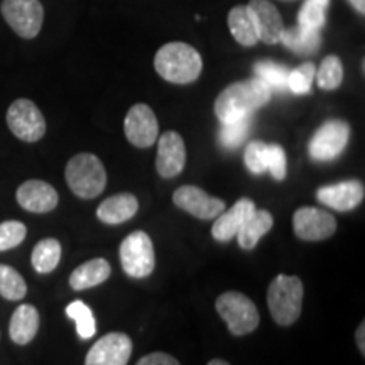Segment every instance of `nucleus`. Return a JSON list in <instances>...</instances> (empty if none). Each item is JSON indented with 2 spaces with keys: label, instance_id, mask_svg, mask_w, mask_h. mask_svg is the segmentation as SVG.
<instances>
[{
  "label": "nucleus",
  "instance_id": "nucleus-1",
  "mask_svg": "<svg viewBox=\"0 0 365 365\" xmlns=\"http://www.w3.org/2000/svg\"><path fill=\"white\" fill-rule=\"evenodd\" d=\"M271 95L272 90L257 76L228 85L215 100L218 120L223 124V122H234L239 118L250 117L271 100Z\"/></svg>",
  "mask_w": 365,
  "mask_h": 365
},
{
  "label": "nucleus",
  "instance_id": "nucleus-2",
  "mask_svg": "<svg viewBox=\"0 0 365 365\" xmlns=\"http://www.w3.org/2000/svg\"><path fill=\"white\" fill-rule=\"evenodd\" d=\"M154 68L164 80L176 85H188L200 76L203 61L193 46L180 43L164 44L154 56Z\"/></svg>",
  "mask_w": 365,
  "mask_h": 365
},
{
  "label": "nucleus",
  "instance_id": "nucleus-3",
  "mask_svg": "<svg viewBox=\"0 0 365 365\" xmlns=\"http://www.w3.org/2000/svg\"><path fill=\"white\" fill-rule=\"evenodd\" d=\"M304 287L299 277L279 274L267 291V304L274 322L281 327L293 325L301 314Z\"/></svg>",
  "mask_w": 365,
  "mask_h": 365
},
{
  "label": "nucleus",
  "instance_id": "nucleus-4",
  "mask_svg": "<svg viewBox=\"0 0 365 365\" xmlns=\"http://www.w3.org/2000/svg\"><path fill=\"white\" fill-rule=\"evenodd\" d=\"M66 182L76 196L83 200L97 198L107 186V173L95 154L81 153L66 164Z\"/></svg>",
  "mask_w": 365,
  "mask_h": 365
},
{
  "label": "nucleus",
  "instance_id": "nucleus-5",
  "mask_svg": "<svg viewBox=\"0 0 365 365\" xmlns=\"http://www.w3.org/2000/svg\"><path fill=\"white\" fill-rule=\"evenodd\" d=\"M215 308L220 318L227 323L228 330L237 336L252 333L261 322L254 301L237 291H227L218 296Z\"/></svg>",
  "mask_w": 365,
  "mask_h": 365
},
{
  "label": "nucleus",
  "instance_id": "nucleus-6",
  "mask_svg": "<svg viewBox=\"0 0 365 365\" xmlns=\"http://www.w3.org/2000/svg\"><path fill=\"white\" fill-rule=\"evenodd\" d=\"M120 264L127 276L143 279L154 271L156 255L150 237L145 232H132L120 245Z\"/></svg>",
  "mask_w": 365,
  "mask_h": 365
},
{
  "label": "nucleus",
  "instance_id": "nucleus-7",
  "mask_svg": "<svg viewBox=\"0 0 365 365\" xmlns=\"http://www.w3.org/2000/svg\"><path fill=\"white\" fill-rule=\"evenodd\" d=\"M0 12L14 33L24 39H34L43 27L44 7L39 0H4Z\"/></svg>",
  "mask_w": 365,
  "mask_h": 365
},
{
  "label": "nucleus",
  "instance_id": "nucleus-8",
  "mask_svg": "<svg viewBox=\"0 0 365 365\" xmlns=\"http://www.w3.org/2000/svg\"><path fill=\"white\" fill-rule=\"evenodd\" d=\"M7 125L17 139L38 143L46 134V120L38 105L27 98L16 100L7 110Z\"/></svg>",
  "mask_w": 365,
  "mask_h": 365
},
{
  "label": "nucleus",
  "instance_id": "nucleus-9",
  "mask_svg": "<svg viewBox=\"0 0 365 365\" xmlns=\"http://www.w3.org/2000/svg\"><path fill=\"white\" fill-rule=\"evenodd\" d=\"M350 127L344 120H328L309 140V156L314 161H331L339 158L349 144Z\"/></svg>",
  "mask_w": 365,
  "mask_h": 365
},
{
  "label": "nucleus",
  "instance_id": "nucleus-10",
  "mask_svg": "<svg viewBox=\"0 0 365 365\" xmlns=\"http://www.w3.org/2000/svg\"><path fill=\"white\" fill-rule=\"evenodd\" d=\"M294 234L301 240L318 242L325 240L331 237L336 230V220L331 213L327 210L314 208V207H303L296 210L293 217Z\"/></svg>",
  "mask_w": 365,
  "mask_h": 365
},
{
  "label": "nucleus",
  "instance_id": "nucleus-11",
  "mask_svg": "<svg viewBox=\"0 0 365 365\" xmlns=\"http://www.w3.org/2000/svg\"><path fill=\"white\" fill-rule=\"evenodd\" d=\"M124 130L127 140L135 148H150L159 134L158 118L149 105L137 103L127 112Z\"/></svg>",
  "mask_w": 365,
  "mask_h": 365
},
{
  "label": "nucleus",
  "instance_id": "nucleus-12",
  "mask_svg": "<svg viewBox=\"0 0 365 365\" xmlns=\"http://www.w3.org/2000/svg\"><path fill=\"white\" fill-rule=\"evenodd\" d=\"M132 354V340L125 333H107L86 354L85 365H127Z\"/></svg>",
  "mask_w": 365,
  "mask_h": 365
},
{
  "label": "nucleus",
  "instance_id": "nucleus-13",
  "mask_svg": "<svg viewBox=\"0 0 365 365\" xmlns=\"http://www.w3.org/2000/svg\"><path fill=\"white\" fill-rule=\"evenodd\" d=\"M173 202L178 208L185 210L190 215L202 220H212L217 218L225 210V202L215 196H210L207 191L196 186H181L173 195Z\"/></svg>",
  "mask_w": 365,
  "mask_h": 365
},
{
  "label": "nucleus",
  "instance_id": "nucleus-14",
  "mask_svg": "<svg viewBox=\"0 0 365 365\" xmlns=\"http://www.w3.org/2000/svg\"><path fill=\"white\" fill-rule=\"evenodd\" d=\"M245 7L252 19L259 41L269 46L279 43L282 31H284V22L276 6L269 0H250Z\"/></svg>",
  "mask_w": 365,
  "mask_h": 365
},
{
  "label": "nucleus",
  "instance_id": "nucleus-15",
  "mask_svg": "<svg viewBox=\"0 0 365 365\" xmlns=\"http://www.w3.org/2000/svg\"><path fill=\"white\" fill-rule=\"evenodd\" d=\"M186 148L182 137L175 130H168L159 137L156 168L163 178H176L185 170Z\"/></svg>",
  "mask_w": 365,
  "mask_h": 365
},
{
  "label": "nucleus",
  "instance_id": "nucleus-16",
  "mask_svg": "<svg viewBox=\"0 0 365 365\" xmlns=\"http://www.w3.org/2000/svg\"><path fill=\"white\" fill-rule=\"evenodd\" d=\"M365 196L364 185L357 180L336 182V185L322 186L317 191L319 203L331 207L336 212H350L362 203Z\"/></svg>",
  "mask_w": 365,
  "mask_h": 365
},
{
  "label": "nucleus",
  "instance_id": "nucleus-17",
  "mask_svg": "<svg viewBox=\"0 0 365 365\" xmlns=\"http://www.w3.org/2000/svg\"><path fill=\"white\" fill-rule=\"evenodd\" d=\"M17 203L27 212L48 213L58 207V191L49 182L41 180H29L22 182L16 193Z\"/></svg>",
  "mask_w": 365,
  "mask_h": 365
},
{
  "label": "nucleus",
  "instance_id": "nucleus-18",
  "mask_svg": "<svg viewBox=\"0 0 365 365\" xmlns=\"http://www.w3.org/2000/svg\"><path fill=\"white\" fill-rule=\"evenodd\" d=\"M255 212V205L250 198H240L235 202L234 207L230 210H223L220 215L217 217L215 223H213L212 235L213 239L218 242H227L237 237L239 230L245 222L249 220L250 215Z\"/></svg>",
  "mask_w": 365,
  "mask_h": 365
},
{
  "label": "nucleus",
  "instance_id": "nucleus-19",
  "mask_svg": "<svg viewBox=\"0 0 365 365\" xmlns=\"http://www.w3.org/2000/svg\"><path fill=\"white\" fill-rule=\"evenodd\" d=\"M139 210V202L134 195L120 193L110 196L100 205L97 210V217L100 222L108 223V225H118L130 220Z\"/></svg>",
  "mask_w": 365,
  "mask_h": 365
},
{
  "label": "nucleus",
  "instance_id": "nucleus-20",
  "mask_svg": "<svg viewBox=\"0 0 365 365\" xmlns=\"http://www.w3.org/2000/svg\"><path fill=\"white\" fill-rule=\"evenodd\" d=\"M39 330V313L33 304H21L16 309L9 325V335L14 344L27 345L34 340Z\"/></svg>",
  "mask_w": 365,
  "mask_h": 365
},
{
  "label": "nucleus",
  "instance_id": "nucleus-21",
  "mask_svg": "<svg viewBox=\"0 0 365 365\" xmlns=\"http://www.w3.org/2000/svg\"><path fill=\"white\" fill-rule=\"evenodd\" d=\"M112 267L105 259H91V261L81 264L71 272L70 286L75 291L90 289L102 284L110 277Z\"/></svg>",
  "mask_w": 365,
  "mask_h": 365
},
{
  "label": "nucleus",
  "instance_id": "nucleus-22",
  "mask_svg": "<svg viewBox=\"0 0 365 365\" xmlns=\"http://www.w3.org/2000/svg\"><path fill=\"white\" fill-rule=\"evenodd\" d=\"M279 43L301 56V54H313L318 51L319 44H322V36L317 29H309V27L298 24L294 27H284Z\"/></svg>",
  "mask_w": 365,
  "mask_h": 365
},
{
  "label": "nucleus",
  "instance_id": "nucleus-23",
  "mask_svg": "<svg viewBox=\"0 0 365 365\" xmlns=\"http://www.w3.org/2000/svg\"><path fill=\"white\" fill-rule=\"evenodd\" d=\"M272 225L274 218L267 210H255L249 220L242 225L239 234H237L239 245L245 250L254 249L257 245V242L271 230Z\"/></svg>",
  "mask_w": 365,
  "mask_h": 365
},
{
  "label": "nucleus",
  "instance_id": "nucleus-24",
  "mask_svg": "<svg viewBox=\"0 0 365 365\" xmlns=\"http://www.w3.org/2000/svg\"><path fill=\"white\" fill-rule=\"evenodd\" d=\"M228 29H230V33L237 43L242 46L250 48V46H255L259 43L257 33H255L252 19H250L245 6H237L228 12Z\"/></svg>",
  "mask_w": 365,
  "mask_h": 365
},
{
  "label": "nucleus",
  "instance_id": "nucleus-25",
  "mask_svg": "<svg viewBox=\"0 0 365 365\" xmlns=\"http://www.w3.org/2000/svg\"><path fill=\"white\" fill-rule=\"evenodd\" d=\"M61 261V244L56 239H44L33 250V267L39 274H49L58 267Z\"/></svg>",
  "mask_w": 365,
  "mask_h": 365
},
{
  "label": "nucleus",
  "instance_id": "nucleus-26",
  "mask_svg": "<svg viewBox=\"0 0 365 365\" xmlns=\"http://www.w3.org/2000/svg\"><path fill=\"white\" fill-rule=\"evenodd\" d=\"M314 78L322 90H336L344 81V63L339 56L330 54L322 61L314 73Z\"/></svg>",
  "mask_w": 365,
  "mask_h": 365
},
{
  "label": "nucleus",
  "instance_id": "nucleus-27",
  "mask_svg": "<svg viewBox=\"0 0 365 365\" xmlns=\"http://www.w3.org/2000/svg\"><path fill=\"white\" fill-rule=\"evenodd\" d=\"M27 293L26 281L16 269L0 264V296L9 301H21Z\"/></svg>",
  "mask_w": 365,
  "mask_h": 365
},
{
  "label": "nucleus",
  "instance_id": "nucleus-28",
  "mask_svg": "<svg viewBox=\"0 0 365 365\" xmlns=\"http://www.w3.org/2000/svg\"><path fill=\"white\" fill-rule=\"evenodd\" d=\"M66 314L76 323V331H78V336L81 340H88L95 335V331H97V323H95L91 309L86 307L83 301L76 299L73 301L71 304H68Z\"/></svg>",
  "mask_w": 365,
  "mask_h": 365
},
{
  "label": "nucleus",
  "instance_id": "nucleus-29",
  "mask_svg": "<svg viewBox=\"0 0 365 365\" xmlns=\"http://www.w3.org/2000/svg\"><path fill=\"white\" fill-rule=\"evenodd\" d=\"M254 71L255 76L259 80H262L271 90H287V75H289V70L286 66L277 65L274 61H259L255 63Z\"/></svg>",
  "mask_w": 365,
  "mask_h": 365
},
{
  "label": "nucleus",
  "instance_id": "nucleus-30",
  "mask_svg": "<svg viewBox=\"0 0 365 365\" xmlns=\"http://www.w3.org/2000/svg\"><path fill=\"white\" fill-rule=\"evenodd\" d=\"M330 0H304L299 9L298 24L319 31L327 22V9Z\"/></svg>",
  "mask_w": 365,
  "mask_h": 365
},
{
  "label": "nucleus",
  "instance_id": "nucleus-31",
  "mask_svg": "<svg viewBox=\"0 0 365 365\" xmlns=\"http://www.w3.org/2000/svg\"><path fill=\"white\" fill-rule=\"evenodd\" d=\"M250 130V117L234 122H223L220 129V144L227 149H237L247 139Z\"/></svg>",
  "mask_w": 365,
  "mask_h": 365
},
{
  "label": "nucleus",
  "instance_id": "nucleus-32",
  "mask_svg": "<svg viewBox=\"0 0 365 365\" xmlns=\"http://www.w3.org/2000/svg\"><path fill=\"white\" fill-rule=\"evenodd\" d=\"M314 73H317V66L313 63H304L296 70L289 71V75H287V90H291L296 95L308 93L314 81Z\"/></svg>",
  "mask_w": 365,
  "mask_h": 365
},
{
  "label": "nucleus",
  "instance_id": "nucleus-33",
  "mask_svg": "<svg viewBox=\"0 0 365 365\" xmlns=\"http://www.w3.org/2000/svg\"><path fill=\"white\" fill-rule=\"evenodd\" d=\"M27 228L24 223L9 220L0 223V252L21 245L26 239Z\"/></svg>",
  "mask_w": 365,
  "mask_h": 365
},
{
  "label": "nucleus",
  "instance_id": "nucleus-34",
  "mask_svg": "<svg viewBox=\"0 0 365 365\" xmlns=\"http://www.w3.org/2000/svg\"><path fill=\"white\" fill-rule=\"evenodd\" d=\"M244 159L250 173L262 175L264 171H267V144H264L262 140H252L245 149Z\"/></svg>",
  "mask_w": 365,
  "mask_h": 365
},
{
  "label": "nucleus",
  "instance_id": "nucleus-35",
  "mask_svg": "<svg viewBox=\"0 0 365 365\" xmlns=\"http://www.w3.org/2000/svg\"><path fill=\"white\" fill-rule=\"evenodd\" d=\"M267 171H271L274 180L282 181L286 178V153L281 145L267 144Z\"/></svg>",
  "mask_w": 365,
  "mask_h": 365
},
{
  "label": "nucleus",
  "instance_id": "nucleus-36",
  "mask_svg": "<svg viewBox=\"0 0 365 365\" xmlns=\"http://www.w3.org/2000/svg\"><path fill=\"white\" fill-rule=\"evenodd\" d=\"M135 365H180V362L173 357L170 354H163V352H154L145 355L137 362Z\"/></svg>",
  "mask_w": 365,
  "mask_h": 365
},
{
  "label": "nucleus",
  "instance_id": "nucleus-37",
  "mask_svg": "<svg viewBox=\"0 0 365 365\" xmlns=\"http://www.w3.org/2000/svg\"><path fill=\"white\" fill-rule=\"evenodd\" d=\"M364 335H365V325H364V323H360V327L357 328V345H359L360 352H362V354H365V339H364Z\"/></svg>",
  "mask_w": 365,
  "mask_h": 365
},
{
  "label": "nucleus",
  "instance_id": "nucleus-38",
  "mask_svg": "<svg viewBox=\"0 0 365 365\" xmlns=\"http://www.w3.org/2000/svg\"><path fill=\"white\" fill-rule=\"evenodd\" d=\"M349 2L352 4V7L359 14H364L365 12V0H349Z\"/></svg>",
  "mask_w": 365,
  "mask_h": 365
},
{
  "label": "nucleus",
  "instance_id": "nucleus-39",
  "mask_svg": "<svg viewBox=\"0 0 365 365\" xmlns=\"http://www.w3.org/2000/svg\"><path fill=\"white\" fill-rule=\"evenodd\" d=\"M207 365H230V364L225 362V360H222V359H213V360H210Z\"/></svg>",
  "mask_w": 365,
  "mask_h": 365
},
{
  "label": "nucleus",
  "instance_id": "nucleus-40",
  "mask_svg": "<svg viewBox=\"0 0 365 365\" xmlns=\"http://www.w3.org/2000/svg\"><path fill=\"white\" fill-rule=\"evenodd\" d=\"M284 2H287V0H284Z\"/></svg>",
  "mask_w": 365,
  "mask_h": 365
}]
</instances>
